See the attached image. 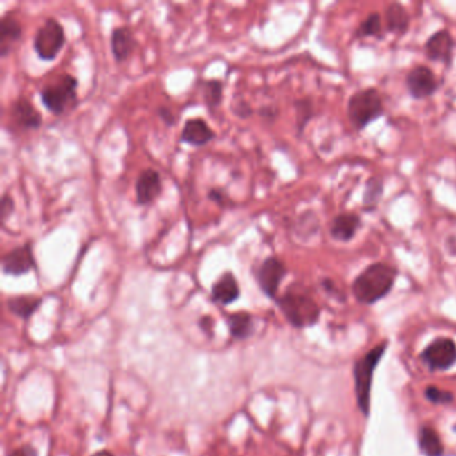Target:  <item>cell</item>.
Segmentation results:
<instances>
[{"mask_svg":"<svg viewBox=\"0 0 456 456\" xmlns=\"http://www.w3.org/2000/svg\"><path fill=\"white\" fill-rule=\"evenodd\" d=\"M241 295L237 278L232 272H224L212 285V300L219 305H230Z\"/></svg>","mask_w":456,"mask_h":456,"instance_id":"obj_16","label":"cell"},{"mask_svg":"<svg viewBox=\"0 0 456 456\" xmlns=\"http://www.w3.org/2000/svg\"><path fill=\"white\" fill-rule=\"evenodd\" d=\"M288 273L285 264L275 256L265 258L256 271V281L266 298L277 300L278 288Z\"/></svg>","mask_w":456,"mask_h":456,"instance_id":"obj_7","label":"cell"},{"mask_svg":"<svg viewBox=\"0 0 456 456\" xmlns=\"http://www.w3.org/2000/svg\"><path fill=\"white\" fill-rule=\"evenodd\" d=\"M396 277V268L384 262L371 264L355 278L354 296L361 304H375L391 292Z\"/></svg>","mask_w":456,"mask_h":456,"instance_id":"obj_1","label":"cell"},{"mask_svg":"<svg viewBox=\"0 0 456 456\" xmlns=\"http://www.w3.org/2000/svg\"><path fill=\"white\" fill-rule=\"evenodd\" d=\"M110 48L117 63H123L125 60H129L137 48V39L133 30L127 26L113 28L110 37Z\"/></svg>","mask_w":456,"mask_h":456,"instance_id":"obj_15","label":"cell"},{"mask_svg":"<svg viewBox=\"0 0 456 456\" xmlns=\"http://www.w3.org/2000/svg\"><path fill=\"white\" fill-rule=\"evenodd\" d=\"M405 86L414 100H426L434 95L437 90L435 74L427 66L414 67L405 78Z\"/></svg>","mask_w":456,"mask_h":456,"instance_id":"obj_9","label":"cell"},{"mask_svg":"<svg viewBox=\"0 0 456 456\" xmlns=\"http://www.w3.org/2000/svg\"><path fill=\"white\" fill-rule=\"evenodd\" d=\"M208 199L213 201L215 203H217L219 206H222V208H233L235 206V202L228 196V193L224 189H219V188L210 189L209 193H208Z\"/></svg>","mask_w":456,"mask_h":456,"instance_id":"obj_28","label":"cell"},{"mask_svg":"<svg viewBox=\"0 0 456 456\" xmlns=\"http://www.w3.org/2000/svg\"><path fill=\"white\" fill-rule=\"evenodd\" d=\"M39 95L43 106L50 113L60 116L77 104L78 80L70 74H60L40 90Z\"/></svg>","mask_w":456,"mask_h":456,"instance_id":"obj_4","label":"cell"},{"mask_svg":"<svg viewBox=\"0 0 456 456\" xmlns=\"http://www.w3.org/2000/svg\"><path fill=\"white\" fill-rule=\"evenodd\" d=\"M384 114L380 93L374 87L354 93L347 103V116L356 130H364Z\"/></svg>","mask_w":456,"mask_h":456,"instance_id":"obj_3","label":"cell"},{"mask_svg":"<svg viewBox=\"0 0 456 456\" xmlns=\"http://www.w3.org/2000/svg\"><path fill=\"white\" fill-rule=\"evenodd\" d=\"M360 225L361 219L355 213H341L332 219L329 233L336 241L348 242L355 238Z\"/></svg>","mask_w":456,"mask_h":456,"instance_id":"obj_18","label":"cell"},{"mask_svg":"<svg viewBox=\"0 0 456 456\" xmlns=\"http://www.w3.org/2000/svg\"><path fill=\"white\" fill-rule=\"evenodd\" d=\"M202 98L209 110L217 109L224 97V83L219 80H208L201 82Z\"/></svg>","mask_w":456,"mask_h":456,"instance_id":"obj_23","label":"cell"},{"mask_svg":"<svg viewBox=\"0 0 456 456\" xmlns=\"http://www.w3.org/2000/svg\"><path fill=\"white\" fill-rule=\"evenodd\" d=\"M233 111L237 116L238 118L245 119L249 118L253 114V109L249 104V102L246 100H239L236 102V104L233 106Z\"/></svg>","mask_w":456,"mask_h":456,"instance_id":"obj_30","label":"cell"},{"mask_svg":"<svg viewBox=\"0 0 456 456\" xmlns=\"http://www.w3.org/2000/svg\"><path fill=\"white\" fill-rule=\"evenodd\" d=\"M10 118L20 130H37L42 126L39 111L24 97H19L10 104Z\"/></svg>","mask_w":456,"mask_h":456,"instance_id":"obj_13","label":"cell"},{"mask_svg":"<svg viewBox=\"0 0 456 456\" xmlns=\"http://www.w3.org/2000/svg\"><path fill=\"white\" fill-rule=\"evenodd\" d=\"M8 456H38V451L30 446V444H26V446H21L19 448H15L12 450Z\"/></svg>","mask_w":456,"mask_h":456,"instance_id":"obj_31","label":"cell"},{"mask_svg":"<svg viewBox=\"0 0 456 456\" xmlns=\"http://www.w3.org/2000/svg\"><path fill=\"white\" fill-rule=\"evenodd\" d=\"M426 397L435 404H448L453 401V394L448 391H441L437 387H428L426 390Z\"/></svg>","mask_w":456,"mask_h":456,"instance_id":"obj_27","label":"cell"},{"mask_svg":"<svg viewBox=\"0 0 456 456\" xmlns=\"http://www.w3.org/2000/svg\"><path fill=\"white\" fill-rule=\"evenodd\" d=\"M431 370H448L456 361V345L450 338H437L421 354Z\"/></svg>","mask_w":456,"mask_h":456,"instance_id":"obj_10","label":"cell"},{"mask_svg":"<svg viewBox=\"0 0 456 456\" xmlns=\"http://www.w3.org/2000/svg\"><path fill=\"white\" fill-rule=\"evenodd\" d=\"M216 138V133L203 118L188 119L181 131L179 140L190 146L201 147Z\"/></svg>","mask_w":456,"mask_h":456,"instance_id":"obj_14","label":"cell"},{"mask_svg":"<svg viewBox=\"0 0 456 456\" xmlns=\"http://www.w3.org/2000/svg\"><path fill=\"white\" fill-rule=\"evenodd\" d=\"M455 43L448 30H439L432 34L424 44L426 57L432 62H439L446 66L453 63Z\"/></svg>","mask_w":456,"mask_h":456,"instance_id":"obj_11","label":"cell"},{"mask_svg":"<svg viewBox=\"0 0 456 456\" xmlns=\"http://www.w3.org/2000/svg\"><path fill=\"white\" fill-rule=\"evenodd\" d=\"M21 24L11 14L0 18V57H7L21 38Z\"/></svg>","mask_w":456,"mask_h":456,"instance_id":"obj_17","label":"cell"},{"mask_svg":"<svg viewBox=\"0 0 456 456\" xmlns=\"http://www.w3.org/2000/svg\"><path fill=\"white\" fill-rule=\"evenodd\" d=\"M387 31L395 35H404L410 28V14L400 3H392L385 10Z\"/></svg>","mask_w":456,"mask_h":456,"instance_id":"obj_19","label":"cell"},{"mask_svg":"<svg viewBox=\"0 0 456 456\" xmlns=\"http://www.w3.org/2000/svg\"><path fill=\"white\" fill-rule=\"evenodd\" d=\"M158 116L159 118L162 119L167 126L174 125L176 120H177V118L173 116L172 110L167 109V107H165V106H161V107H158Z\"/></svg>","mask_w":456,"mask_h":456,"instance_id":"obj_32","label":"cell"},{"mask_svg":"<svg viewBox=\"0 0 456 456\" xmlns=\"http://www.w3.org/2000/svg\"><path fill=\"white\" fill-rule=\"evenodd\" d=\"M277 305L286 320L296 328L311 327L318 322L320 316L318 304L309 295L295 286H291L277 298Z\"/></svg>","mask_w":456,"mask_h":456,"instance_id":"obj_2","label":"cell"},{"mask_svg":"<svg viewBox=\"0 0 456 456\" xmlns=\"http://www.w3.org/2000/svg\"><path fill=\"white\" fill-rule=\"evenodd\" d=\"M419 446L420 450L426 456L443 455V444L437 434V431L431 427H423L419 432Z\"/></svg>","mask_w":456,"mask_h":456,"instance_id":"obj_22","label":"cell"},{"mask_svg":"<svg viewBox=\"0 0 456 456\" xmlns=\"http://www.w3.org/2000/svg\"><path fill=\"white\" fill-rule=\"evenodd\" d=\"M384 192V182L379 177H372L365 183L364 194H363V205L365 210H375L383 197Z\"/></svg>","mask_w":456,"mask_h":456,"instance_id":"obj_24","label":"cell"},{"mask_svg":"<svg viewBox=\"0 0 456 456\" xmlns=\"http://www.w3.org/2000/svg\"><path fill=\"white\" fill-rule=\"evenodd\" d=\"M162 193V179L158 172L149 167L139 173L136 181V199L140 206L152 205Z\"/></svg>","mask_w":456,"mask_h":456,"instance_id":"obj_12","label":"cell"},{"mask_svg":"<svg viewBox=\"0 0 456 456\" xmlns=\"http://www.w3.org/2000/svg\"><path fill=\"white\" fill-rule=\"evenodd\" d=\"M1 206H0V216H1V224L4 225L6 221L12 216V213L15 212V201L8 194L4 193L1 196Z\"/></svg>","mask_w":456,"mask_h":456,"instance_id":"obj_29","label":"cell"},{"mask_svg":"<svg viewBox=\"0 0 456 456\" xmlns=\"http://www.w3.org/2000/svg\"><path fill=\"white\" fill-rule=\"evenodd\" d=\"M295 109H296V125H298V136L302 134V131L305 130L307 125L309 123V120L313 118L315 116V110H313V104L311 100H298L295 102Z\"/></svg>","mask_w":456,"mask_h":456,"instance_id":"obj_26","label":"cell"},{"mask_svg":"<svg viewBox=\"0 0 456 456\" xmlns=\"http://www.w3.org/2000/svg\"><path fill=\"white\" fill-rule=\"evenodd\" d=\"M42 305V298L33 295H21L7 298L8 311L17 318L28 320L39 309Z\"/></svg>","mask_w":456,"mask_h":456,"instance_id":"obj_21","label":"cell"},{"mask_svg":"<svg viewBox=\"0 0 456 456\" xmlns=\"http://www.w3.org/2000/svg\"><path fill=\"white\" fill-rule=\"evenodd\" d=\"M66 44V34L60 21L47 18L33 38V47L42 60H54Z\"/></svg>","mask_w":456,"mask_h":456,"instance_id":"obj_6","label":"cell"},{"mask_svg":"<svg viewBox=\"0 0 456 456\" xmlns=\"http://www.w3.org/2000/svg\"><path fill=\"white\" fill-rule=\"evenodd\" d=\"M259 116L262 118H271L275 119L277 117V109L272 107V106H264L261 110H259Z\"/></svg>","mask_w":456,"mask_h":456,"instance_id":"obj_33","label":"cell"},{"mask_svg":"<svg viewBox=\"0 0 456 456\" xmlns=\"http://www.w3.org/2000/svg\"><path fill=\"white\" fill-rule=\"evenodd\" d=\"M199 327L202 331H209L213 327V320L209 316H205L199 320Z\"/></svg>","mask_w":456,"mask_h":456,"instance_id":"obj_34","label":"cell"},{"mask_svg":"<svg viewBox=\"0 0 456 456\" xmlns=\"http://www.w3.org/2000/svg\"><path fill=\"white\" fill-rule=\"evenodd\" d=\"M387 349V343H383L375 347L372 351L367 352L355 363L354 377H355V392H356L357 405L364 417H368L371 405V387L372 379L376 370L377 364Z\"/></svg>","mask_w":456,"mask_h":456,"instance_id":"obj_5","label":"cell"},{"mask_svg":"<svg viewBox=\"0 0 456 456\" xmlns=\"http://www.w3.org/2000/svg\"><path fill=\"white\" fill-rule=\"evenodd\" d=\"M226 324H228L232 338H236V340H245V338H250L255 332L253 316L245 311L226 315Z\"/></svg>","mask_w":456,"mask_h":456,"instance_id":"obj_20","label":"cell"},{"mask_svg":"<svg viewBox=\"0 0 456 456\" xmlns=\"http://www.w3.org/2000/svg\"><path fill=\"white\" fill-rule=\"evenodd\" d=\"M91 456H114V454L111 451H107V450H100V451L93 454Z\"/></svg>","mask_w":456,"mask_h":456,"instance_id":"obj_35","label":"cell"},{"mask_svg":"<svg viewBox=\"0 0 456 456\" xmlns=\"http://www.w3.org/2000/svg\"><path fill=\"white\" fill-rule=\"evenodd\" d=\"M37 268V261L34 257L33 245L26 242L19 245L1 257V271L4 275L19 277L27 275Z\"/></svg>","mask_w":456,"mask_h":456,"instance_id":"obj_8","label":"cell"},{"mask_svg":"<svg viewBox=\"0 0 456 456\" xmlns=\"http://www.w3.org/2000/svg\"><path fill=\"white\" fill-rule=\"evenodd\" d=\"M358 38H381V18L377 12L370 14L357 28Z\"/></svg>","mask_w":456,"mask_h":456,"instance_id":"obj_25","label":"cell"}]
</instances>
